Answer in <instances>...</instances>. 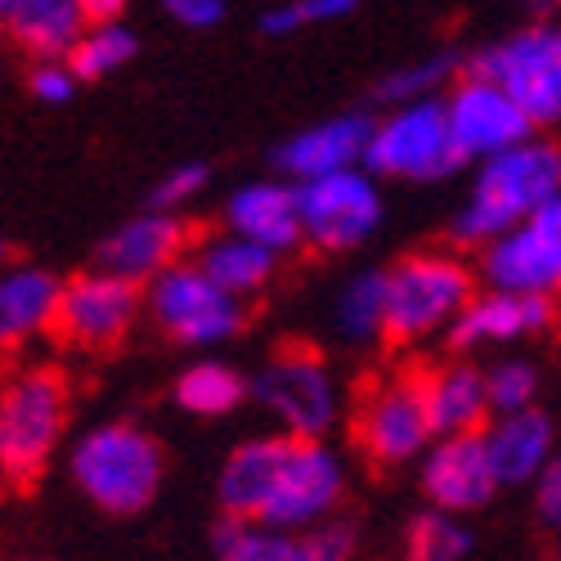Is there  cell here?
Returning <instances> with one entry per match:
<instances>
[{"mask_svg": "<svg viewBox=\"0 0 561 561\" xmlns=\"http://www.w3.org/2000/svg\"><path fill=\"white\" fill-rule=\"evenodd\" d=\"M301 198V239L319 252H351L373 239L382 225V190L364 167L333 171L297 184Z\"/></svg>", "mask_w": 561, "mask_h": 561, "instance_id": "cell-10", "label": "cell"}, {"mask_svg": "<svg viewBox=\"0 0 561 561\" xmlns=\"http://www.w3.org/2000/svg\"><path fill=\"white\" fill-rule=\"evenodd\" d=\"M432 440H436V432L427 417L423 382L391 378V382H378L359 400L355 445L364 449V458L382 462V467H400L409 458H423Z\"/></svg>", "mask_w": 561, "mask_h": 561, "instance_id": "cell-11", "label": "cell"}, {"mask_svg": "<svg viewBox=\"0 0 561 561\" xmlns=\"http://www.w3.org/2000/svg\"><path fill=\"white\" fill-rule=\"evenodd\" d=\"M485 391H490L494 413L530 409L535 396H539V373H535L530 359H499L494 368H485Z\"/></svg>", "mask_w": 561, "mask_h": 561, "instance_id": "cell-31", "label": "cell"}, {"mask_svg": "<svg viewBox=\"0 0 561 561\" xmlns=\"http://www.w3.org/2000/svg\"><path fill=\"white\" fill-rule=\"evenodd\" d=\"M423 400H427V417L436 436H467L481 432L490 409V391H485V373L472 364H445L423 382Z\"/></svg>", "mask_w": 561, "mask_h": 561, "instance_id": "cell-24", "label": "cell"}, {"mask_svg": "<svg viewBox=\"0 0 561 561\" xmlns=\"http://www.w3.org/2000/svg\"><path fill=\"white\" fill-rule=\"evenodd\" d=\"M248 396V382L239 378L233 368L225 364H194L180 373L175 382V404L184 413H198V417H220V413H233Z\"/></svg>", "mask_w": 561, "mask_h": 561, "instance_id": "cell-27", "label": "cell"}, {"mask_svg": "<svg viewBox=\"0 0 561 561\" xmlns=\"http://www.w3.org/2000/svg\"><path fill=\"white\" fill-rule=\"evenodd\" d=\"M68 467L90 503L130 517L145 512L162 485V445L135 423H100L72 445Z\"/></svg>", "mask_w": 561, "mask_h": 561, "instance_id": "cell-3", "label": "cell"}, {"mask_svg": "<svg viewBox=\"0 0 561 561\" xmlns=\"http://www.w3.org/2000/svg\"><path fill=\"white\" fill-rule=\"evenodd\" d=\"M225 229L243 233V239H252L270 252H288V248L306 243L301 239V198L284 180H252L229 194Z\"/></svg>", "mask_w": 561, "mask_h": 561, "instance_id": "cell-21", "label": "cell"}, {"mask_svg": "<svg viewBox=\"0 0 561 561\" xmlns=\"http://www.w3.org/2000/svg\"><path fill=\"white\" fill-rule=\"evenodd\" d=\"M355 5H359V0H284V5H274V10L261 19V27H265L270 36H293V32H301V27L337 23V19H346Z\"/></svg>", "mask_w": 561, "mask_h": 561, "instance_id": "cell-32", "label": "cell"}, {"mask_svg": "<svg viewBox=\"0 0 561 561\" xmlns=\"http://www.w3.org/2000/svg\"><path fill=\"white\" fill-rule=\"evenodd\" d=\"M337 333L355 346H368L387 337V270H364L337 297Z\"/></svg>", "mask_w": 561, "mask_h": 561, "instance_id": "cell-26", "label": "cell"}, {"mask_svg": "<svg viewBox=\"0 0 561 561\" xmlns=\"http://www.w3.org/2000/svg\"><path fill=\"white\" fill-rule=\"evenodd\" d=\"M216 494L233 522L310 530L337 512L346 494V467L323 440L261 436L243 440L225 458Z\"/></svg>", "mask_w": 561, "mask_h": 561, "instance_id": "cell-1", "label": "cell"}, {"mask_svg": "<svg viewBox=\"0 0 561 561\" xmlns=\"http://www.w3.org/2000/svg\"><path fill=\"white\" fill-rule=\"evenodd\" d=\"M220 561H351L355 530L346 522H323L310 530H284L261 522H233L216 530Z\"/></svg>", "mask_w": 561, "mask_h": 561, "instance_id": "cell-15", "label": "cell"}, {"mask_svg": "<svg viewBox=\"0 0 561 561\" xmlns=\"http://www.w3.org/2000/svg\"><path fill=\"white\" fill-rule=\"evenodd\" d=\"M203 190H207V167H203V162H184V167H175V171H167V175L158 180L149 207H158V211H180L184 203L198 198Z\"/></svg>", "mask_w": 561, "mask_h": 561, "instance_id": "cell-33", "label": "cell"}, {"mask_svg": "<svg viewBox=\"0 0 561 561\" xmlns=\"http://www.w3.org/2000/svg\"><path fill=\"white\" fill-rule=\"evenodd\" d=\"M368 139H373V122L364 113H342V117L314 122V126L288 135L284 145H278L274 162L293 180H319V175H333V171L364 167Z\"/></svg>", "mask_w": 561, "mask_h": 561, "instance_id": "cell-18", "label": "cell"}, {"mask_svg": "<svg viewBox=\"0 0 561 561\" xmlns=\"http://www.w3.org/2000/svg\"><path fill=\"white\" fill-rule=\"evenodd\" d=\"M481 440L499 485H535L557 454V427L535 404L517 413H494V423L481 432Z\"/></svg>", "mask_w": 561, "mask_h": 561, "instance_id": "cell-20", "label": "cell"}, {"mask_svg": "<svg viewBox=\"0 0 561 561\" xmlns=\"http://www.w3.org/2000/svg\"><path fill=\"white\" fill-rule=\"evenodd\" d=\"M130 59H135V32L122 23H90L68 50V68L77 72V81H100Z\"/></svg>", "mask_w": 561, "mask_h": 561, "instance_id": "cell-28", "label": "cell"}, {"mask_svg": "<svg viewBox=\"0 0 561 561\" xmlns=\"http://www.w3.org/2000/svg\"><path fill=\"white\" fill-rule=\"evenodd\" d=\"M252 396L284 423L288 436H301V440H323V432H333L342 413V391L333 368L306 346L278 351L256 373Z\"/></svg>", "mask_w": 561, "mask_h": 561, "instance_id": "cell-9", "label": "cell"}, {"mask_svg": "<svg viewBox=\"0 0 561 561\" xmlns=\"http://www.w3.org/2000/svg\"><path fill=\"white\" fill-rule=\"evenodd\" d=\"M477 77H490L517 100L530 122H561V23L543 19L522 27L517 36H503L472 59Z\"/></svg>", "mask_w": 561, "mask_h": 561, "instance_id": "cell-8", "label": "cell"}, {"mask_svg": "<svg viewBox=\"0 0 561 561\" xmlns=\"http://www.w3.org/2000/svg\"><path fill=\"white\" fill-rule=\"evenodd\" d=\"M535 507H539V522L561 530V449L552 454V462L539 472L535 481Z\"/></svg>", "mask_w": 561, "mask_h": 561, "instance_id": "cell-35", "label": "cell"}, {"mask_svg": "<svg viewBox=\"0 0 561 561\" xmlns=\"http://www.w3.org/2000/svg\"><path fill=\"white\" fill-rule=\"evenodd\" d=\"M77 90V72L64 64V59H41L36 72H32V95L41 104H68Z\"/></svg>", "mask_w": 561, "mask_h": 561, "instance_id": "cell-34", "label": "cell"}, {"mask_svg": "<svg viewBox=\"0 0 561 561\" xmlns=\"http://www.w3.org/2000/svg\"><path fill=\"white\" fill-rule=\"evenodd\" d=\"M462 162L458 139L449 130L445 100H417L391 108L382 122H373L368 158L364 167L373 175L391 180H440Z\"/></svg>", "mask_w": 561, "mask_h": 561, "instance_id": "cell-6", "label": "cell"}, {"mask_svg": "<svg viewBox=\"0 0 561 561\" xmlns=\"http://www.w3.org/2000/svg\"><path fill=\"white\" fill-rule=\"evenodd\" d=\"M548 216H552V220H557V229H561V198H557V203H548Z\"/></svg>", "mask_w": 561, "mask_h": 561, "instance_id": "cell-40", "label": "cell"}, {"mask_svg": "<svg viewBox=\"0 0 561 561\" xmlns=\"http://www.w3.org/2000/svg\"><path fill=\"white\" fill-rule=\"evenodd\" d=\"M472 270L445 252H417L387 270V337L427 342L454 329L472 301Z\"/></svg>", "mask_w": 561, "mask_h": 561, "instance_id": "cell-4", "label": "cell"}, {"mask_svg": "<svg viewBox=\"0 0 561 561\" xmlns=\"http://www.w3.org/2000/svg\"><path fill=\"white\" fill-rule=\"evenodd\" d=\"M552 323V297H535V293H477L467 301V310L458 314V323L449 329V337L467 351L477 346H507V342H522L535 337Z\"/></svg>", "mask_w": 561, "mask_h": 561, "instance_id": "cell-19", "label": "cell"}, {"mask_svg": "<svg viewBox=\"0 0 561 561\" xmlns=\"http://www.w3.org/2000/svg\"><path fill=\"white\" fill-rule=\"evenodd\" d=\"M184 239H190V229L175 211H139L130 216L126 225H117L108 239L100 243V270H113L130 284H153V278L175 265V256L184 252Z\"/></svg>", "mask_w": 561, "mask_h": 561, "instance_id": "cell-17", "label": "cell"}, {"mask_svg": "<svg viewBox=\"0 0 561 561\" xmlns=\"http://www.w3.org/2000/svg\"><path fill=\"white\" fill-rule=\"evenodd\" d=\"M0 23L36 59H68V50L90 27L81 0H0Z\"/></svg>", "mask_w": 561, "mask_h": 561, "instance_id": "cell-23", "label": "cell"}, {"mask_svg": "<svg viewBox=\"0 0 561 561\" xmlns=\"http://www.w3.org/2000/svg\"><path fill=\"white\" fill-rule=\"evenodd\" d=\"M417 481H423V494L440 507V512H477L494 499L499 477L490 467L485 440L481 432L467 436H436L423 454V467H417Z\"/></svg>", "mask_w": 561, "mask_h": 561, "instance_id": "cell-16", "label": "cell"}, {"mask_svg": "<svg viewBox=\"0 0 561 561\" xmlns=\"http://www.w3.org/2000/svg\"><path fill=\"white\" fill-rule=\"evenodd\" d=\"M64 284L50 270L14 265L0 274V351H14L59 323Z\"/></svg>", "mask_w": 561, "mask_h": 561, "instance_id": "cell-22", "label": "cell"}, {"mask_svg": "<svg viewBox=\"0 0 561 561\" xmlns=\"http://www.w3.org/2000/svg\"><path fill=\"white\" fill-rule=\"evenodd\" d=\"M139 306H145L139 284H130V278L113 270H90V274H77L72 284H64L55 329L72 346L104 351V346H117L135 329Z\"/></svg>", "mask_w": 561, "mask_h": 561, "instance_id": "cell-12", "label": "cell"}, {"mask_svg": "<svg viewBox=\"0 0 561 561\" xmlns=\"http://www.w3.org/2000/svg\"><path fill=\"white\" fill-rule=\"evenodd\" d=\"M445 113H449V130L458 139L462 162L467 158L485 162L512 145H522V139H530V130H535L530 113L512 100L503 85H494L490 77H477V72L449 90Z\"/></svg>", "mask_w": 561, "mask_h": 561, "instance_id": "cell-13", "label": "cell"}, {"mask_svg": "<svg viewBox=\"0 0 561 561\" xmlns=\"http://www.w3.org/2000/svg\"><path fill=\"white\" fill-rule=\"evenodd\" d=\"M467 552H472V530L458 512L432 507L409 526V561H462Z\"/></svg>", "mask_w": 561, "mask_h": 561, "instance_id": "cell-29", "label": "cell"}, {"mask_svg": "<svg viewBox=\"0 0 561 561\" xmlns=\"http://www.w3.org/2000/svg\"><path fill=\"white\" fill-rule=\"evenodd\" d=\"M10 256H14V248H10L5 233H0V261H10Z\"/></svg>", "mask_w": 561, "mask_h": 561, "instance_id": "cell-39", "label": "cell"}, {"mask_svg": "<svg viewBox=\"0 0 561 561\" xmlns=\"http://www.w3.org/2000/svg\"><path fill=\"white\" fill-rule=\"evenodd\" d=\"M68 427V387L50 368H27L0 391V472L32 477Z\"/></svg>", "mask_w": 561, "mask_h": 561, "instance_id": "cell-5", "label": "cell"}, {"mask_svg": "<svg viewBox=\"0 0 561 561\" xmlns=\"http://www.w3.org/2000/svg\"><path fill=\"white\" fill-rule=\"evenodd\" d=\"M454 72V55H432V59H417L404 64L396 72L382 77L378 85V100L400 108V104H417V100H436V90L445 85V77Z\"/></svg>", "mask_w": 561, "mask_h": 561, "instance_id": "cell-30", "label": "cell"}, {"mask_svg": "<svg viewBox=\"0 0 561 561\" xmlns=\"http://www.w3.org/2000/svg\"><path fill=\"white\" fill-rule=\"evenodd\" d=\"M481 274L490 288H503V293L552 297L561 288V229L548 216V207L522 220L517 229L499 233L494 243H485Z\"/></svg>", "mask_w": 561, "mask_h": 561, "instance_id": "cell-14", "label": "cell"}, {"mask_svg": "<svg viewBox=\"0 0 561 561\" xmlns=\"http://www.w3.org/2000/svg\"><path fill=\"white\" fill-rule=\"evenodd\" d=\"M149 314L184 346H216L243 329V297L220 288L198 261H175L149 284Z\"/></svg>", "mask_w": 561, "mask_h": 561, "instance_id": "cell-7", "label": "cell"}, {"mask_svg": "<svg viewBox=\"0 0 561 561\" xmlns=\"http://www.w3.org/2000/svg\"><path fill=\"white\" fill-rule=\"evenodd\" d=\"M130 0H81V14L85 23H122Z\"/></svg>", "mask_w": 561, "mask_h": 561, "instance_id": "cell-37", "label": "cell"}, {"mask_svg": "<svg viewBox=\"0 0 561 561\" xmlns=\"http://www.w3.org/2000/svg\"><path fill=\"white\" fill-rule=\"evenodd\" d=\"M526 5H530L539 19H552V14L561 10V0H526Z\"/></svg>", "mask_w": 561, "mask_h": 561, "instance_id": "cell-38", "label": "cell"}, {"mask_svg": "<svg viewBox=\"0 0 561 561\" xmlns=\"http://www.w3.org/2000/svg\"><path fill=\"white\" fill-rule=\"evenodd\" d=\"M557 198H561V149L530 135L522 145H512L481 162L472 194L458 207L454 233L462 243L485 248L499 233L539 216Z\"/></svg>", "mask_w": 561, "mask_h": 561, "instance_id": "cell-2", "label": "cell"}, {"mask_svg": "<svg viewBox=\"0 0 561 561\" xmlns=\"http://www.w3.org/2000/svg\"><path fill=\"white\" fill-rule=\"evenodd\" d=\"M194 261L216 278L220 288H229L233 297H252V293H261L270 278H274L278 252H270V248L243 239V233L225 229V233H216V239H203L198 243V256Z\"/></svg>", "mask_w": 561, "mask_h": 561, "instance_id": "cell-25", "label": "cell"}, {"mask_svg": "<svg viewBox=\"0 0 561 561\" xmlns=\"http://www.w3.org/2000/svg\"><path fill=\"white\" fill-rule=\"evenodd\" d=\"M167 14L190 32H207L225 19V0H167Z\"/></svg>", "mask_w": 561, "mask_h": 561, "instance_id": "cell-36", "label": "cell"}]
</instances>
